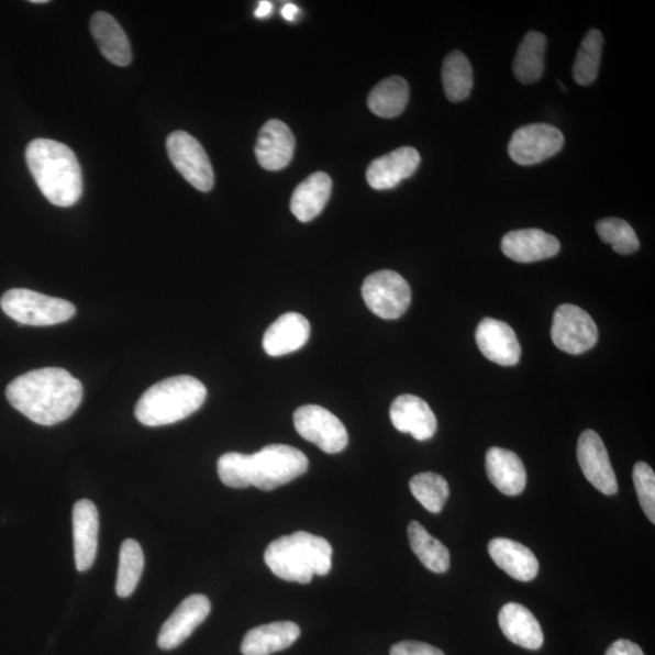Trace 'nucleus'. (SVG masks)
<instances>
[{"label": "nucleus", "instance_id": "obj_9", "mask_svg": "<svg viewBox=\"0 0 655 655\" xmlns=\"http://www.w3.org/2000/svg\"><path fill=\"white\" fill-rule=\"evenodd\" d=\"M295 426L298 434L328 454L343 452L348 434L343 421L321 406L308 404L297 409Z\"/></svg>", "mask_w": 655, "mask_h": 655}, {"label": "nucleus", "instance_id": "obj_31", "mask_svg": "<svg viewBox=\"0 0 655 655\" xmlns=\"http://www.w3.org/2000/svg\"><path fill=\"white\" fill-rule=\"evenodd\" d=\"M145 557L142 546L136 541L126 540L121 546L119 575L115 591L122 599L131 596L143 576Z\"/></svg>", "mask_w": 655, "mask_h": 655}, {"label": "nucleus", "instance_id": "obj_16", "mask_svg": "<svg viewBox=\"0 0 655 655\" xmlns=\"http://www.w3.org/2000/svg\"><path fill=\"white\" fill-rule=\"evenodd\" d=\"M390 419L397 430L418 441H428L437 431L435 413L424 400L413 395L397 397L390 408Z\"/></svg>", "mask_w": 655, "mask_h": 655}, {"label": "nucleus", "instance_id": "obj_33", "mask_svg": "<svg viewBox=\"0 0 655 655\" xmlns=\"http://www.w3.org/2000/svg\"><path fill=\"white\" fill-rule=\"evenodd\" d=\"M414 498L431 513H440L449 498L446 478L434 473L415 475L409 482Z\"/></svg>", "mask_w": 655, "mask_h": 655}, {"label": "nucleus", "instance_id": "obj_18", "mask_svg": "<svg viewBox=\"0 0 655 655\" xmlns=\"http://www.w3.org/2000/svg\"><path fill=\"white\" fill-rule=\"evenodd\" d=\"M419 152L413 147H401L374 159L367 170V181L374 190H390L411 178L420 164Z\"/></svg>", "mask_w": 655, "mask_h": 655}, {"label": "nucleus", "instance_id": "obj_21", "mask_svg": "<svg viewBox=\"0 0 655 655\" xmlns=\"http://www.w3.org/2000/svg\"><path fill=\"white\" fill-rule=\"evenodd\" d=\"M486 473L489 481L502 495L520 496L528 485V473L517 453L493 447L486 454Z\"/></svg>", "mask_w": 655, "mask_h": 655}, {"label": "nucleus", "instance_id": "obj_40", "mask_svg": "<svg viewBox=\"0 0 655 655\" xmlns=\"http://www.w3.org/2000/svg\"><path fill=\"white\" fill-rule=\"evenodd\" d=\"M31 3H33V4H45V3H48V0H32Z\"/></svg>", "mask_w": 655, "mask_h": 655}, {"label": "nucleus", "instance_id": "obj_38", "mask_svg": "<svg viewBox=\"0 0 655 655\" xmlns=\"http://www.w3.org/2000/svg\"><path fill=\"white\" fill-rule=\"evenodd\" d=\"M273 8V3L266 2V0H264V2H262L255 10V16L257 19H264L271 14Z\"/></svg>", "mask_w": 655, "mask_h": 655}, {"label": "nucleus", "instance_id": "obj_12", "mask_svg": "<svg viewBox=\"0 0 655 655\" xmlns=\"http://www.w3.org/2000/svg\"><path fill=\"white\" fill-rule=\"evenodd\" d=\"M578 462L588 481L604 496L618 493V479L610 455L601 437L592 430L584 431L578 441Z\"/></svg>", "mask_w": 655, "mask_h": 655}, {"label": "nucleus", "instance_id": "obj_28", "mask_svg": "<svg viewBox=\"0 0 655 655\" xmlns=\"http://www.w3.org/2000/svg\"><path fill=\"white\" fill-rule=\"evenodd\" d=\"M407 532L409 544L421 564L434 573H446L449 569L451 555L447 546L430 535L417 521L409 523Z\"/></svg>", "mask_w": 655, "mask_h": 655}, {"label": "nucleus", "instance_id": "obj_27", "mask_svg": "<svg viewBox=\"0 0 655 655\" xmlns=\"http://www.w3.org/2000/svg\"><path fill=\"white\" fill-rule=\"evenodd\" d=\"M546 37L541 32H530L519 46L513 62L514 76L523 85H532L544 74Z\"/></svg>", "mask_w": 655, "mask_h": 655}, {"label": "nucleus", "instance_id": "obj_34", "mask_svg": "<svg viewBox=\"0 0 655 655\" xmlns=\"http://www.w3.org/2000/svg\"><path fill=\"white\" fill-rule=\"evenodd\" d=\"M602 242L611 244L615 253L620 255L634 254L640 248V241L636 232L625 220L608 218L596 224Z\"/></svg>", "mask_w": 655, "mask_h": 655}, {"label": "nucleus", "instance_id": "obj_3", "mask_svg": "<svg viewBox=\"0 0 655 655\" xmlns=\"http://www.w3.org/2000/svg\"><path fill=\"white\" fill-rule=\"evenodd\" d=\"M333 547L322 536L296 532L267 546L264 559L274 575L286 581L309 584L332 569Z\"/></svg>", "mask_w": 655, "mask_h": 655}, {"label": "nucleus", "instance_id": "obj_25", "mask_svg": "<svg viewBox=\"0 0 655 655\" xmlns=\"http://www.w3.org/2000/svg\"><path fill=\"white\" fill-rule=\"evenodd\" d=\"M300 634L299 625L292 622L260 625L245 634L241 651L243 655H271L289 648Z\"/></svg>", "mask_w": 655, "mask_h": 655}, {"label": "nucleus", "instance_id": "obj_35", "mask_svg": "<svg viewBox=\"0 0 655 655\" xmlns=\"http://www.w3.org/2000/svg\"><path fill=\"white\" fill-rule=\"evenodd\" d=\"M634 484L643 512L655 523V475L652 467L640 462L634 467Z\"/></svg>", "mask_w": 655, "mask_h": 655}, {"label": "nucleus", "instance_id": "obj_20", "mask_svg": "<svg viewBox=\"0 0 655 655\" xmlns=\"http://www.w3.org/2000/svg\"><path fill=\"white\" fill-rule=\"evenodd\" d=\"M75 558L78 571H87L96 560L99 543V512L93 502H76L73 514Z\"/></svg>", "mask_w": 655, "mask_h": 655}, {"label": "nucleus", "instance_id": "obj_13", "mask_svg": "<svg viewBox=\"0 0 655 655\" xmlns=\"http://www.w3.org/2000/svg\"><path fill=\"white\" fill-rule=\"evenodd\" d=\"M212 604L207 596L195 593L185 599L163 624L158 646L164 651L179 647L210 614Z\"/></svg>", "mask_w": 655, "mask_h": 655}, {"label": "nucleus", "instance_id": "obj_26", "mask_svg": "<svg viewBox=\"0 0 655 655\" xmlns=\"http://www.w3.org/2000/svg\"><path fill=\"white\" fill-rule=\"evenodd\" d=\"M333 182L330 175L319 171L303 180L291 196V213L301 222L318 218L330 201Z\"/></svg>", "mask_w": 655, "mask_h": 655}, {"label": "nucleus", "instance_id": "obj_4", "mask_svg": "<svg viewBox=\"0 0 655 655\" xmlns=\"http://www.w3.org/2000/svg\"><path fill=\"white\" fill-rule=\"evenodd\" d=\"M207 399L206 386L190 376L163 380L138 400L135 417L145 426L178 423L200 409Z\"/></svg>", "mask_w": 655, "mask_h": 655}, {"label": "nucleus", "instance_id": "obj_7", "mask_svg": "<svg viewBox=\"0 0 655 655\" xmlns=\"http://www.w3.org/2000/svg\"><path fill=\"white\" fill-rule=\"evenodd\" d=\"M362 297L367 308L378 318L397 320L411 306L412 291L400 274L382 270L365 279Z\"/></svg>", "mask_w": 655, "mask_h": 655}, {"label": "nucleus", "instance_id": "obj_10", "mask_svg": "<svg viewBox=\"0 0 655 655\" xmlns=\"http://www.w3.org/2000/svg\"><path fill=\"white\" fill-rule=\"evenodd\" d=\"M552 338L564 353L581 355L598 343L599 330L587 311L565 303L554 314Z\"/></svg>", "mask_w": 655, "mask_h": 655}, {"label": "nucleus", "instance_id": "obj_19", "mask_svg": "<svg viewBox=\"0 0 655 655\" xmlns=\"http://www.w3.org/2000/svg\"><path fill=\"white\" fill-rule=\"evenodd\" d=\"M311 333L310 322L302 314L288 312L268 326L263 347L268 356L279 357L306 346Z\"/></svg>", "mask_w": 655, "mask_h": 655}, {"label": "nucleus", "instance_id": "obj_23", "mask_svg": "<svg viewBox=\"0 0 655 655\" xmlns=\"http://www.w3.org/2000/svg\"><path fill=\"white\" fill-rule=\"evenodd\" d=\"M488 553L500 569L519 581H531L540 573V563L532 549L507 537L490 541Z\"/></svg>", "mask_w": 655, "mask_h": 655}, {"label": "nucleus", "instance_id": "obj_30", "mask_svg": "<svg viewBox=\"0 0 655 655\" xmlns=\"http://www.w3.org/2000/svg\"><path fill=\"white\" fill-rule=\"evenodd\" d=\"M443 89L452 102H460L470 97L474 87L473 67L462 52H453L444 58L442 66Z\"/></svg>", "mask_w": 655, "mask_h": 655}, {"label": "nucleus", "instance_id": "obj_24", "mask_svg": "<svg viewBox=\"0 0 655 655\" xmlns=\"http://www.w3.org/2000/svg\"><path fill=\"white\" fill-rule=\"evenodd\" d=\"M90 31L101 54L115 66L125 67L133 60L131 42L119 21L112 15L98 11L90 21Z\"/></svg>", "mask_w": 655, "mask_h": 655}, {"label": "nucleus", "instance_id": "obj_39", "mask_svg": "<svg viewBox=\"0 0 655 655\" xmlns=\"http://www.w3.org/2000/svg\"><path fill=\"white\" fill-rule=\"evenodd\" d=\"M299 8L296 4H286L282 9V15L286 20L292 21L297 18Z\"/></svg>", "mask_w": 655, "mask_h": 655}, {"label": "nucleus", "instance_id": "obj_11", "mask_svg": "<svg viewBox=\"0 0 655 655\" xmlns=\"http://www.w3.org/2000/svg\"><path fill=\"white\" fill-rule=\"evenodd\" d=\"M565 145V136L554 125L537 123L524 125L513 133L509 155L520 166H533L552 158Z\"/></svg>", "mask_w": 655, "mask_h": 655}, {"label": "nucleus", "instance_id": "obj_5", "mask_svg": "<svg viewBox=\"0 0 655 655\" xmlns=\"http://www.w3.org/2000/svg\"><path fill=\"white\" fill-rule=\"evenodd\" d=\"M245 488L274 490L306 474L309 459L301 451L286 444H270L254 454H243Z\"/></svg>", "mask_w": 655, "mask_h": 655}, {"label": "nucleus", "instance_id": "obj_6", "mask_svg": "<svg viewBox=\"0 0 655 655\" xmlns=\"http://www.w3.org/2000/svg\"><path fill=\"white\" fill-rule=\"evenodd\" d=\"M0 307L10 319L34 326L60 324L76 314L71 302L29 289L7 291L0 300Z\"/></svg>", "mask_w": 655, "mask_h": 655}, {"label": "nucleus", "instance_id": "obj_29", "mask_svg": "<svg viewBox=\"0 0 655 655\" xmlns=\"http://www.w3.org/2000/svg\"><path fill=\"white\" fill-rule=\"evenodd\" d=\"M409 100V86L402 77L384 79L371 90L368 98L370 111L381 119H395L400 115Z\"/></svg>", "mask_w": 655, "mask_h": 655}, {"label": "nucleus", "instance_id": "obj_15", "mask_svg": "<svg viewBox=\"0 0 655 655\" xmlns=\"http://www.w3.org/2000/svg\"><path fill=\"white\" fill-rule=\"evenodd\" d=\"M296 137L282 121L271 120L262 127L255 146L257 163L266 170L277 171L289 166L295 156Z\"/></svg>", "mask_w": 655, "mask_h": 655}, {"label": "nucleus", "instance_id": "obj_1", "mask_svg": "<svg viewBox=\"0 0 655 655\" xmlns=\"http://www.w3.org/2000/svg\"><path fill=\"white\" fill-rule=\"evenodd\" d=\"M7 399L33 423L53 426L77 411L84 400V385L63 368H43L11 381Z\"/></svg>", "mask_w": 655, "mask_h": 655}, {"label": "nucleus", "instance_id": "obj_32", "mask_svg": "<svg viewBox=\"0 0 655 655\" xmlns=\"http://www.w3.org/2000/svg\"><path fill=\"white\" fill-rule=\"evenodd\" d=\"M603 49V36L599 30H590L581 42L573 77L579 86L588 87L598 78Z\"/></svg>", "mask_w": 655, "mask_h": 655}, {"label": "nucleus", "instance_id": "obj_2", "mask_svg": "<svg viewBox=\"0 0 655 655\" xmlns=\"http://www.w3.org/2000/svg\"><path fill=\"white\" fill-rule=\"evenodd\" d=\"M26 160L34 181L46 200L57 207H73L84 193V177L75 152L55 140H33Z\"/></svg>", "mask_w": 655, "mask_h": 655}, {"label": "nucleus", "instance_id": "obj_8", "mask_svg": "<svg viewBox=\"0 0 655 655\" xmlns=\"http://www.w3.org/2000/svg\"><path fill=\"white\" fill-rule=\"evenodd\" d=\"M167 151L173 166L195 189L201 192L213 189L212 163L196 137L182 131L174 132L167 138Z\"/></svg>", "mask_w": 655, "mask_h": 655}, {"label": "nucleus", "instance_id": "obj_22", "mask_svg": "<svg viewBox=\"0 0 655 655\" xmlns=\"http://www.w3.org/2000/svg\"><path fill=\"white\" fill-rule=\"evenodd\" d=\"M502 634L523 648L536 651L544 645L542 625L533 613L520 603H508L499 612Z\"/></svg>", "mask_w": 655, "mask_h": 655}, {"label": "nucleus", "instance_id": "obj_36", "mask_svg": "<svg viewBox=\"0 0 655 655\" xmlns=\"http://www.w3.org/2000/svg\"><path fill=\"white\" fill-rule=\"evenodd\" d=\"M390 655H444V653L428 643L402 641L391 647Z\"/></svg>", "mask_w": 655, "mask_h": 655}, {"label": "nucleus", "instance_id": "obj_17", "mask_svg": "<svg viewBox=\"0 0 655 655\" xmlns=\"http://www.w3.org/2000/svg\"><path fill=\"white\" fill-rule=\"evenodd\" d=\"M560 244L556 237L540 229L509 232L501 241V251L509 259L530 264L549 259L558 254Z\"/></svg>", "mask_w": 655, "mask_h": 655}, {"label": "nucleus", "instance_id": "obj_14", "mask_svg": "<svg viewBox=\"0 0 655 655\" xmlns=\"http://www.w3.org/2000/svg\"><path fill=\"white\" fill-rule=\"evenodd\" d=\"M475 338L482 355L495 364L508 367L519 364L521 345L508 323L485 319L478 324Z\"/></svg>", "mask_w": 655, "mask_h": 655}, {"label": "nucleus", "instance_id": "obj_37", "mask_svg": "<svg viewBox=\"0 0 655 655\" xmlns=\"http://www.w3.org/2000/svg\"><path fill=\"white\" fill-rule=\"evenodd\" d=\"M606 655H645V653L634 642L618 640L607 650Z\"/></svg>", "mask_w": 655, "mask_h": 655}]
</instances>
